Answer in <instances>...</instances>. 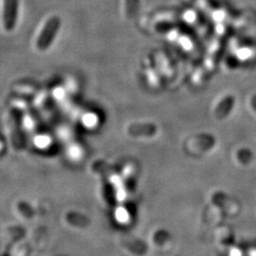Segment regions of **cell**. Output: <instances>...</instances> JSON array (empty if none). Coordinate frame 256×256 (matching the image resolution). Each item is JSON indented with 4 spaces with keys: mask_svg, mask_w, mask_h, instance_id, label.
I'll list each match as a JSON object with an SVG mask.
<instances>
[{
    "mask_svg": "<svg viewBox=\"0 0 256 256\" xmlns=\"http://www.w3.org/2000/svg\"><path fill=\"white\" fill-rule=\"evenodd\" d=\"M60 27H61V19L59 16H54L46 20L39 36L37 38L36 48L39 50L45 52L52 46L55 36H57L60 30Z\"/></svg>",
    "mask_w": 256,
    "mask_h": 256,
    "instance_id": "1",
    "label": "cell"
},
{
    "mask_svg": "<svg viewBox=\"0 0 256 256\" xmlns=\"http://www.w3.org/2000/svg\"><path fill=\"white\" fill-rule=\"evenodd\" d=\"M10 120L12 124V142L16 150H22L25 147V135L23 132V112L18 108L10 110Z\"/></svg>",
    "mask_w": 256,
    "mask_h": 256,
    "instance_id": "2",
    "label": "cell"
},
{
    "mask_svg": "<svg viewBox=\"0 0 256 256\" xmlns=\"http://www.w3.org/2000/svg\"><path fill=\"white\" fill-rule=\"evenodd\" d=\"M19 0H3L2 21L7 32H12L18 18Z\"/></svg>",
    "mask_w": 256,
    "mask_h": 256,
    "instance_id": "3",
    "label": "cell"
},
{
    "mask_svg": "<svg viewBox=\"0 0 256 256\" xmlns=\"http://www.w3.org/2000/svg\"><path fill=\"white\" fill-rule=\"evenodd\" d=\"M155 126L153 124H132L128 128V133L134 137L153 136L156 133Z\"/></svg>",
    "mask_w": 256,
    "mask_h": 256,
    "instance_id": "4",
    "label": "cell"
},
{
    "mask_svg": "<svg viewBox=\"0 0 256 256\" xmlns=\"http://www.w3.org/2000/svg\"><path fill=\"white\" fill-rule=\"evenodd\" d=\"M234 104V98L232 96H227L218 106L216 112H214L216 118L218 120L226 118L229 115L230 112L232 110Z\"/></svg>",
    "mask_w": 256,
    "mask_h": 256,
    "instance_id": "5",
    "label": "cell"
},
{
    "mask_svg": "<svg viewBox=\"0 0 256 256\" xmlns=\"http://www.w3.org/2000/svg\"><path fill=\"white\" fill-rule=\"evenodd\" d=\"M18 210L26 218H32L34 216V212L27 202H20L18 203Z\"/></svg>",
    "mask_w": 256,
    "mask_h": 256,
    "instance_id": "6",
    "label": "cell"
},
{
    "mask_svg": "<svg viewBox=\"0 0 256 256\" xmlns=\"http://www.w3.org/2000/svg\"><path fill=\"white\" fill-rule=\"evenodd\" d=\"M250 102H252V106L254 110L256 111V94L252 97V101H250Z\"/></svg>",
    "mask_w": 256,
    "mask_h": 256,
    "instance_id": "7",
    "label": "cell"
}]
</instances>
